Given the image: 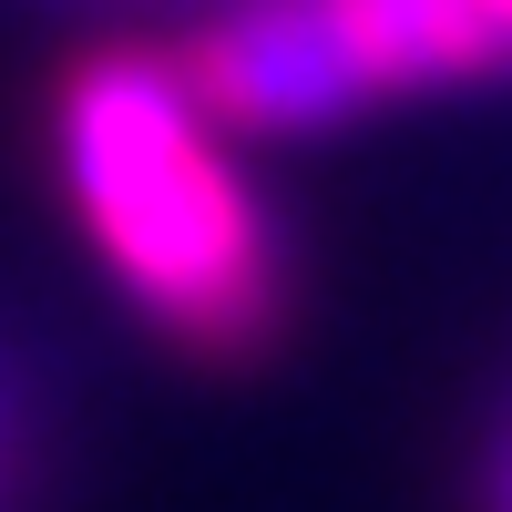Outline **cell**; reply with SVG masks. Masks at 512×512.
Wrapping results in <instances>:
<instances>
[{"label": "cell", "mask_w": 512, "mask_h": 512, "mask_svg": "<svg viewBox=\"0 0 512 512\" xmlns=\"http://www.w3.org/2000/svg\"><path fill=\"white\" fill-rule=\"evenodd\" d=\"M512 62V11L502 0H246L216 31H195L175 62L205 123L236 134H287L328 123L359 93L400 82H461Z\"/></svg>", "instance_id": "7a4b0ae2"}, {"label": "cell", "mask_w": 512, "mask_h": 512, "mask_svg": "<svg viewBox=\"0 0 512 512\" xmlns=\"http://www.w3.org/2000/svg\"><path fill=\"white\" fill-rule=\"evenodd\" d=\"M62 175L103 267L154 328L205 359H246L277 328V246L256 195L226 175L205 103L175 62L103 52L62 82Z\"/></svg>", "instance_id": "6da1fadb"}, {"label": "cell", "mask_w": 512, "mask_h": 512, "mask_svg": "<svg viewBox=\"0 0 512 512\" xmlns=\"http://www.w3.org/2000/svg\"><path fill=\"white\" fill-rule=\"evenodd\" d=\"M502 11H512V0H502Z\"/></svg>", "instance_id": "3957f363"}]
</instances>
